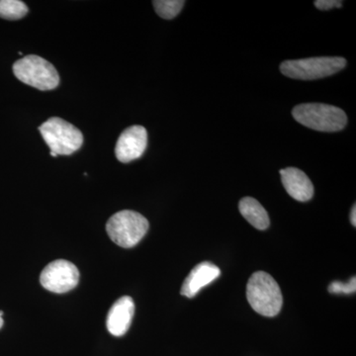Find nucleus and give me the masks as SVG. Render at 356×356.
Instances as JSON below:
<instances>
[{
    "label": "nucleus",
    "mask_w": 356,
    "mask_h": 356,
    "mask_svg": "<svg viewBox=\"0 0 356 356\" xmlns=\"http://www.w3.org/2000/svg\"><path fill=\"white\" fill-rule=\"evenodd\" d=\"M27 6L20 0H0V17L7 20H19L27 15Z\"/></svg>",
    "instance_id": "obj_13"
},
{
    "label": "nucleus",
    "mask_w": 356,
    "mask_h": 356,
    "mask_svg": "<svg viewBox=\"0 0 356 356\" xmlns=\"http://www.w3.org/2000/svg\"><path fill=\"white\" fill-rule=\"evenodd\" d=\"M315 6L317 7L320 10H329V9L334 8V7L343 6V1H339V0H317L314 2Z\"/></svg>",
    "instance_id": "obj_16"
},
{
    "label": "nucleus",
    "mask_w": 356,
    "mask_h": 356,
    "mask_svg": "<svg viewBox=\"0 0 356 356\" xmlns=\"http://www.w3.org/2000/svg\"><path fill=\"white\" fill-rule=\"evenodd\" d=\"M135 304L129 296H123L117 300L108 312L106 318L107 330L115 337H122L130 329Z\"/></svg>",
    "instance_id": "obj_9"
},
{
    "label": "nucleus",
    "mask_w": 356,
    "mask_h": 356,
    "mask_svg": "<svg viewBox=\"0 0 356 356\" xmlns=\"http://www.w3.org/2000/svg\"><path fill=\"white\" fill-rule=\"evenodd\" d=\"M147 133L143 126L135 125L126 129L117 140L115 147L116 158L121 163H127L140 159L146 151Z\"/></svg>",
    "instance_id": "obj_8"
},
{
    "label": "nucleus",
    "mask_w": 356,
    "mask_h": 356,
    "mask_svg": "<svg viewBox=\"0 0 356 356\" xmlns=\"http://www.w3.org/2000/svg\"><path fill=\"white\" fill-rule=\"evenodd\" d=\"M281 180L287 193L300 202L311 200L314 185L305 172L299 168H287L280 170Z\"/></svg>",
    "instance_id": "obj_11"
},
{
    "label": "nucleus",
    "mask_w": 356,
    "mask_h": 356,
    "mask_svg": "<svg viewBox=\"0 0 356 356\" xmlns=\"http://www.w3.org/2000/svg\"><path fill=\"white\" fill-rule=\"evenodd\" d=\"M355 214H356V208H355V206H353V210H351V214H350V222H351V224H353V226H355V227L356 225Z\"/></svg>",
    "instance_id": "obj_17"
},
{
    "label": "nucleus",
    "mask_w": 356,
    "mask_h": 356,
    "mask_svg": "<svg viewBox=\"0 0 356 356\" xmlns=\"http://www.w3.org/2000/svg\"><path fill=\"white\" fill-rule=\"evenodd\" d=\"M79 271L70 261L58 259L44 267L40 276V283L48 291L69 292L79 284Z\"/></svg>",
    "instance_id": "obj_7"
},
{
    "label": "nucleus",
    "mask_w": 356,
    "mask_h": 356,
    "mask_svg": "<svg viewBox=\"0 0 356 356\" xmlns=\"http://www.w3.org/2000/svg\"><path fill=\"white\" fill-rule=\"evenodd\" d=\"M248 303L257 314L266 317L278 315L282 308V293L278 283L264 271L250 276L247 285Z\"/></svg>",
    "instance_id": "obj_1"
},
{
    "label": "nucleus",
    "mask_w": 356,
    "mask_h": 356,
    "mask_svg": "<svg viewBox=\"0 0 356 356\" xmlns=\"http://www.w3.org/2000/svg\"><path fill=\"white\" fill-rule=\"evenodd\" d=\"M2 316H3V312H0V329L3 327V318H2Z\"/></svg>",
    "instance_id": "obj_18"
},
{
    "label": "nucleus",
    "mask_w": 356,
    "mask_h": 356,
    "mask_svg": "<svg viewBox=\"0 0 356 356\" xmlns=\"http://www.w3.org/2000/svg\"><path fill=\"white\" fill-rule=\"evenodd\" d=\"M221 274L219 267L212 262L204 261L194 266L181 287V295L193 298L202 288L217 280Z\"/></svg>",
    "instance_id": "obj_10"
},
{
    "label": "nucleus",
    "mask_w": 356,
    "mask_h": 356,
    "mask_svg": "<svg viewBox=\"0 0 356 356\" xmlns=\"http://www.w3.org/2000/svg\"><path fill=\"white\" fill-rule=\"evenodd\" d=\"M184 0H154L153 6L159 17L163 19H173L184 8Z\"/></svg>",
    "instance_id": "obj_14"
},
{
    "label": "nucleus",
    "mask_w": 356,
    "mask_h": 356,
    "mask_svg": "<svg viewBox=\"0 0 356 356\" xmlns=\"http://www.w3.org/2000/svg\"><path fill=\"white\" fill-rule=\"evenodd\" d=\"M295 120L320 132H339L346 127L348 117L343 110L323 103L297 105L292 111Z\"/></svg>",
    "instance_id": "obj_2"
},
{
    "label": "nucleus",
    "mask_w": 356,
    "mask_h": 356,
    "mask_svg": "<svg viewBox=\"0 0 356 356\" xmlns=\"http://www.w3.org/2000/svg\"><path fill=\"white\" fill-rule=\"evenodd\" d=\"M149 221L140 213L123 210L110 218L106 224L109 238L119 247L131 248L146 236Z\"/></svg>",
    "instance_id": "obj_3"
},
{
    "label": "nucleus",
    "mask_w": 356,
    "mask_h": 356,
    "mask_svg": "<svg viewBox=\"0 0 356 356\" xmlns=\"http://www.w3.org/2000/svg\"><path fill=\"white\" fill-rule=\"evenodd\" d=\"M356 289L355 277L351 278L348 282L343 283L341 281H334L329 286V291L334 294H350L355 293Z\"/></svg>",
    "instance_id": "obj_15"
},
{
    "label": "nucleus",
    "mask_w": 356,
    "mask_h": 356,
    "mask_svg": "<svg viewBox=\"0 0 356 356\" xmlns=\"http://www.w3.org/2000/svg\"><path fill=\"white\" fill-rule=\"evenodd\" d=\"M241 214L252 226L257 229H266L270 224L266 210L262 207L259 201L252 197H245L238 205Z\"/></svg>",
    "instance_id": "obj_12"
},
{
    "label": "nucleus",
    "mask_w": 356,
    "mask_h": 356,
    "mask_svg": "<svg viewBox=\"0 0 356 356\" xmlns=\"http://www.w3.org/2000/svg\"><path fill=\"white\" fill-rule=\"evenodd\" d=\"M346 65V58L320 57L285 60L280 65V72L290 79L313 81L332 76Z\"/></svg>",
    "instance_id": "obj_6"
},
{
    "label": "nucleus",
    "mask_w": 356,
    "mask_h": 356,
    "mask_svg": "<svg viewBox=\"0 0 356 356\" xmlns=\"http://www.w3.org/2000/svg\"><path fill=\"white\" fill-rule=\"evenodd\" d=\"M15 76L27 86L39 90H53L60 83L56 67L44 58L36 55L26 56L13 65Z\"/></svg>",
    "instance_id": "obj_5"
},
{
    "label": "nucleus",
    "mask_w": 356,
    "mask_h": 356,
    "mask_svg": "<svg viewBox=\"0 0 356 356\" xmlns=\"http://www.w3.org/2000/svg\"><path fill=\"white\" fill-rule=\"evenodd\" d=\"M51 156H54V158H56V156H58L57 154L53 153V152H51Z\"/></svg>",
    "instance_id": "obj_19"
},
{
    "label": "nucleus",
    "mask_w": 356,
    "mask_h": 356,
    "mask_svg": "<svg viewBox=\"0 0 356 356\" xmlns=\"http://www.w3.org/2000/svg\"><path fill=\"white\" fill-rule=\"evenodd\" d=\"M40 133L51 152L58 156H70L83 144V135L69 122L53 117L42 124Z\"/></svg>",
    "instance_id": "obj_4"
}]
</instances>
